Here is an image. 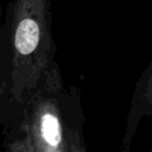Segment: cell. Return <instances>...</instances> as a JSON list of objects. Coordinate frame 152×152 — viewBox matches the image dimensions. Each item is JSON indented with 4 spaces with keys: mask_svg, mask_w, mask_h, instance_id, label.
<instances>
[{
    "mask_svg": "<svg viewBox=\"0 0 152 152\" xmlns=\"http://www.w3.org/2000/svg\"><path fill=\"white\" fill-rule=\"evenodd\" d=\"M151 152H152V147H151Z\"/></svg>",
    "mask_w": 152,
    "mask_h": 152,
    "instance_id": "cell-3",
    "label": "cell"
},
{
    "mask_svg": "<svg viewBox=\"0 0 152 152\" xmlns=\"http://www.w3.org/2000/svg\"><path fill=\"white\" fill-rule=\"evenodd\" d=\"M84 115L76 87H65L58 64L2 126L10 152H84Z\"/></svg>",
    "mask_w": 152,
    "mask_h": 152,
    "instance_id": "cell-2",
    "label": "cell"
},
{
    "mask_svg": "<svg viewBox=\"0 0 152 152\" xmlns=\"http://www.w3.org/2000/svg\"><path fill=\"white\" fill-rule=\"evenodd\" d=\"M51 0H11L1 28L0 120L6 125L58 64Z\"/></svg>",
    "mask_w": 152,
    "mask_h": 152,
    "instance_id": "cell-1",
    "label": "cell"
}]
</instances>
